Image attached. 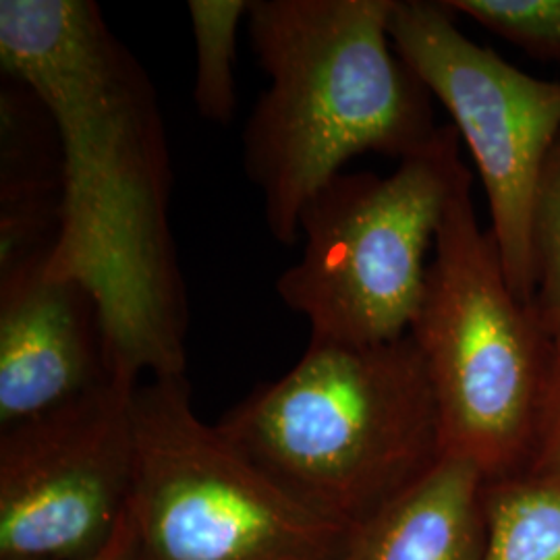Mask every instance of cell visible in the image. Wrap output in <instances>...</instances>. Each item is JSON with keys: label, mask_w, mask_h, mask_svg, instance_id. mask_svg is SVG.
<instances>
[{"label": "cell", "mask_w": 560, "mask_h": 560, "mask_svg": "<svg viewBox=\"0 0 560 560\" xmlns=\"http://www.w3.org/2000/svg\"><path fill=\"white\" fill-rule=\"evenodd\" d=\"M214 428L289 499L347 534L444 457L411 335L361 347L310 340L284 376L254 388Z\"/></svg>", "instance_id": "cell-3"}, {"label": "cell", "mask_w": 560, "mask_h": 560, "mask_svg": "<svg viewBox=\"0 0 560 560\" xmlns=\"http://www.w3.org/2000/svg\"><path fill=\"white\" fill-rule=\"evenodd\" d=\"M409 335L434 390L444 455L474 463L488 481L525 471L555 347L481 229L469 168L442 217Z\"/></svg>", "instance_id": "cell-4"}, {"label": "cell", "mask_w": 560, "mask_h": 560, "mask_svg": "<svg viewBox=\"0 0 560 560\" xmlns=\"http://www.w3.org/2000/svg\"><path fill=\"white\" fill-rule=\"evenodd\" d=\"M138 384L0 430V560L90 559L115 538L136 486Z\"/></svg>", "instance_id": "cell-8"}, {"label": "cell", "mask_w": 560, "mask_h": 560, "mask_svg": "<svg viewBox=\"0 0 560 560\" xmlns=\"http://www.w3.org/2000/svg\"><path fill=\"white\" fill-rule=\"evenodd\" d=\"M249 0H189L187 15L196 46L194 104L201 119L229 125L235 115V48Z\"/></svg>", "instance_id": "cell-13"}, {"label": "cell", "mask_w": 560, "mask_h": 560, "mask_svg": "<svg viewBox=\"0 0 560 560\" xmlns=\"http://www.w3.org/2000/svg\"><path fill=\"white\" fill-rule=\"evenodd\" d=\"M83 560H138L136 559V532H133V520H131V506L129 513L122 521L119 532L115 538L108 541V546L98 555Z\"/></svg>", "instance_id": "cell-17"}, {"label": "cell", "mask_w": 560, "mask_h": 560, "mask_svg": "<svg viewBox=\"0 0 560 560\" xmlns=\"http://www.w3.org/2000/svg\"><path fill=\"white\" fill-rule=\"evenodd\" d=\"M481 560H560V481L521 471L486 481Z\"/></svg>", "instance_id": "cell-12"}, {"label": "cell", "mask_w": 560, "mask_h": 560, "mask_svg": "<svg viewBox=\"0 0 560 560\" xmlns=\"http://www.w3.org/2000/svg\"><path fill=\"white\" fill-rule=\"evenodd\" d=\"M532 247L536 272L534 307L555 353H560V136L544 162L536 187Z\"/></svg>", "instance_id": "cell-14"}, {"label": "cell", "mask_w": 560, "mask_h": 560, "mask_svg": "<svg viewBox=\"0 0 560 560\" xmlns=\"http://www.w3.org/2000/svg\"><path fill=\"white\" fill-rule=\"evenodd\" d=\"M486 481L474 463L444 455L430 474L351 534L345 560H481Z\"/></svg>", "instance_id": "cell-10"}, {"label": "cell", "mask_w": 560, "mask_h": 560, "mask_svg": "<svg viewBox=\"0 0 560 560\" xmlns=\"http://www.w3.org/2000/svg\"><path fill=\"white\" fill-rule=\"evenodd\" d=\"M0 65L57 127L59 231L46 272L96 303L115 376H185L187 300L154 83L94 0H0Z\"/></svg>", "instance_id": "cell-1"}, {"label": "cell", "mask_w": 560, "mask_h": 560, "mask_svg": "<svg viewBox=\"0 0 560 560\" xmlns=\"http://www.w3.org/2000/svg\"><path fill=\"white\" fill-rule=\"evenodd\" d=\"M48 254L0 268V430L59 411L119 378L96 303L78 282L46 272Z\"/></svg>", "instance_id": "cell-9"}, {"label": "cell", "mask_w": 560, "mask_h": 560, "mask_svg": "<svg viewBox=\"0 0 560 560\" xmlns=\"http://www.w3.org/2000/svg\"><path fill=\"white\" fill-rule=\"evenodd\" d=\"M138 560H345L351 534L312 515L200 420L185 376L133 397Z\"/></svg>", "instance_id": "cell-6"}, {"label": "cell", "mask_w": 560, "mask_h": 560, "mask_svg": "<svg viewBox=\"0 0 560 560\" xmlns=\"http://www.w3.org/2000/svg\"><path fill=\"white\" fill-rule=\"evenodd\" d=\"M2 92L0 268L50 252L59 231L62 161L55 122L40 98L18 80Z\"/></svg>", "instance_id": "cell-11"}, {"label": "cell", "mask_w": 560, "mask_h": 560, "mask_svg": "<svg viewBox=\"0 0 560 560\" xmlns=\"http://www.w3.org/2000/svg\"><path fill=\"white\" fill-rule=\"evenodd\" d=\"M529 55L560 60V0H442Z\"/></svg>", "instance_id": "cell-15"}, {"label": "cell", "mask_w": 560, "mask_h": 560, "mask_svg": "<svg viewBox=\"0 0 560 560\" xmlns=\"http://www.w3.org/2000/svg\"><path fill=\"white\" fill-rule=\"evenodd\" d=\"M525 471L560 481V353H555L548 395Z\"/></svg>", "instance_id": "cell-16"}, {"label": "cell", "mask_w": 560, "mask_h": 560, "mask_svg": "<svg viewBox=\"0 0 560 560\" xmlns=\"http://www.w3.org/2000/svg\"><path fill=\"white\" fill-rule=\"evenodd\" d=\"M453 125L390 175L340 173L301 210L300 260L280 301L310 324V340L382 345L409 335L434 241L467 164Z\"/></svg>", "instance_id": "cell-5"}, {"label": "cell", "mask_w": 560, "mask_h": 560, "mask_svg": "<svg viewBox=\"0 0 560 560\" xmlns=\"http://www.w3.org/2000/svg\"><path fill=\"white\" fill-rule=\"evenodd\" d=\"M388 32L471 152L506 280L534 305L532 219L544 162L560 136V81L532 78L476 44L442 2L395 0Z\"/></svg>", "instance_id": "cell-7"}, {"label": "cell", "mask_w": 560, "mask_h": 560, "mask_svg": "<svg viewBox=\"0 0 560 560\" xmlns=\"http://www.w3.org/2000/svg\"><path fill=\"white\" fill-rule=\"evenodd\" d=\"M395 0H249L268 85L243 129V168L280 245L303 206L355 156L402 161L439 133L432 94L390 40Z\"/></svg>", "instance_id": "cell-2"}]
</instances>
